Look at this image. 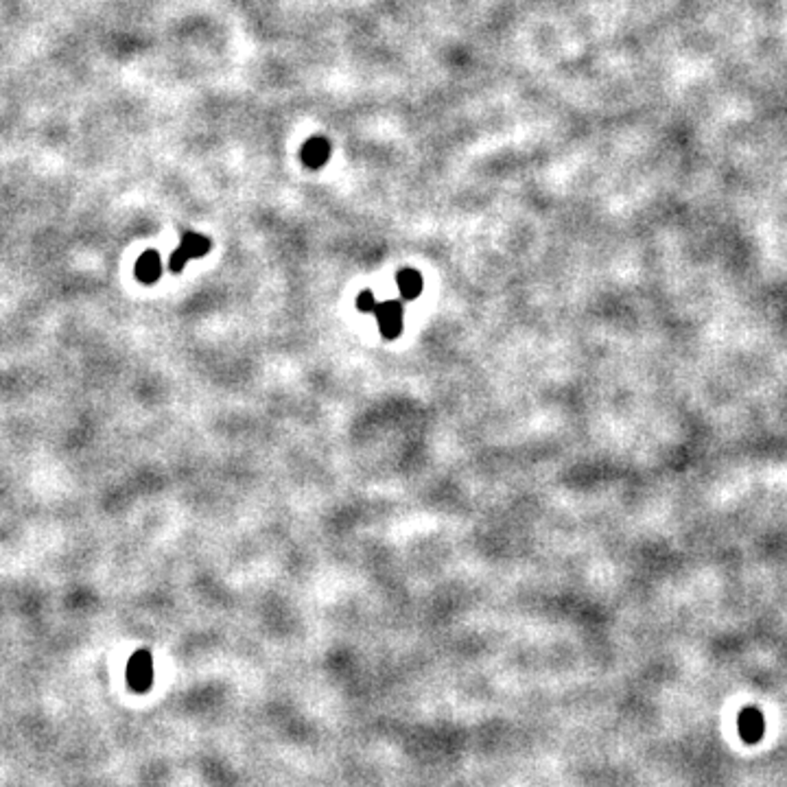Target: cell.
<instances>
[{"instance_id": "6da1fadb", "label": "cell", "mask_w": 787, "mask_h": 787, "mask_svg": "<svg viewBox=\"0 0 787 787\" xmlns=\"http://www.w3.org/2000/svg\"><path fill=\"white\" fill-rule=\"evenodd\" d=\"M210 250H212V241L208 236L197 234V232H186L184 236H181L177 250L169 258V269L173 274H179L191 258H201V256H206Z\"/></svg>"}, {"instance_id": "7a4b0ae2", "label": "cell", "mask_w": 787, "mask_h": 787, "mask_svg": "<svg viewBox=\"0 0 787 787\" xmlns=\"http://www.w3.org/2000/svg\"><path fill=\"white\" fill-rule=\"evenodd\" d=\"M374 317L378 331L385 339H396L402 333V324H405V317H402V305L396 300L388 302H378L374 309Z\"/></svg>"}, {"instance_id": "3957f363", "label": "cell", "mask_w": 787, "mask_h": 787, "mask_svg": "<svg viewBox=\"0 0 787 787\" xmlns=\"http://www.w3.org/2000/svg\"><path fill=\"white\" fill-rule=\"evenodd\" d=\"M331 155H333V145L326 136H311L300 149V160L307 169L326 167Z\"/></svg>"}, {"instance_id": "277c9868", "label": "cell", "mask_w": 787, "mask_h": 787, "mask_svg": "<svg viewBox=\"0 0 787 787\" xmlns=\"http://www.w3.org/2000/svg\"><path fill=\"white\" fill-rule=\"evenodd\" d=\"M739 737L746 743H757L763 737V715L757 709H743L737 719Z\"/></svg>"}, {"instance_id": "5b68a950", "label": "cell", "mask_w": 787, "mask_h": 787, "mask_svg": "<svg viewBox=\"0 0 787 787\" xmlns=\"http://www.w3.org/2000/svg\"><path fill=\"white\" fill-rule=\"evenodd\" d=\"M160 274H162L160 254L155 250H147L145 254H140V258L136 260V278L145 282V285H153V282L160 280Z\"/></svg>"}, {"instance_id": "8992f818", "label": "cell", "mask_w": 787, "mask_h": 787, "mask_svg": "<svg viewBox=\"0 0 787 787\" xmlns=\"http://www.w3.org/2000/svg\"><path fill=\"white\" fill-rule=\"evenodd\" d=\"M396 285H398V291H400L402 300H416L422 293V289H425V280H422L420 271L407 267V269L398 271Z\"/></svg>"}, {"instance_id": "52a82bcc", "label": "cell", "mask_w": 787, "mask_h": 787, "mask_svg": "<svg viewBox=\"0 0 787 787\" xmlns=\"http://www.w3.org/2000/svg\"><path fill=\"white\" fill-rule=\"evenodd\" d=\"M376 305H378V302L374 300V293H372V291H361L359 297H357V309H359L361 313H374Z\"/></svg>"}]
</instances>
